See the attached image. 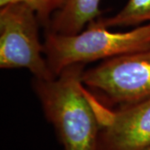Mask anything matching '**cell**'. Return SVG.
Masks as SVG:
<instances>
[{
    "label": "cell",
    "instance_id": "obj_1",
    "mask_svg": "<svg viewBox=\"0 0 150 150\" xmlns=\"http://www.w3.org/2000/svg\"><path fill=\"white\" fill-rule=\"evenodd\" d=\"M84 67L71 65L54 79L33 81L44 116L64 150H98L100 123L93 97L82 82Z\"/></svg>",
    "mask_w": 150,
    "mask_h": 150
},
{
    "label": "cell",
    "instance_id": "obj_2",
    "mask_svg": "<svg viewBox=\"0 0 150 150\" xmlns=\"http://www.w3.org/2000/svg\"><path fill=\"white\" fill-rule=\"evenodd\" d=\"M86 28L76 34L46 31L44 55L55 77L71 65L107 60L150 48V23L122 33L92 25Z\"/></svg>",
    "mask_w": 150,
    "mask_h": 150
},
{
    "label": "cell",
    "instance_id": "obj_3",
    "mask_svg": "<svg viewBox=\"0 0 150 150\" xmlns=\"http://www.w3.org/2000/svg\"><path fill=\"white\" fill-rule=\"evenodd\" d=\"M82 82L98 103L109 109L150 98V48L103 60L84 70Z\"/></svg>",
    "mask_w": 150,
    "mask_h": 150
},
{
    "label": "cell",
    "instance_id": "obj_4",
    "mask_svg": "<svg viewBox=\"0 0 150 150\" xmlns=\"http://www.w3.org/2000/svg\"><path fill=\"white\" fill-rule=\"evenodd\" d=\"M35 12L22 3L0 8V68L26 69L36 79L55 78L44 55L43 43L38 36Z\"/></svg>",
    "mask_w": 150,
    "mask_h": 150
},
{
    "label": "cell",
    "instance_id": "obj_5",
    "mask_svg": "<svg viewBox=\"0 0 150 150\" xmlns=\"http://www.w3.org/2000/svg\"><path fill=\"white\" fill-rule=\"evenodd\" d=\"M100 123L98 150H145L150 147V98L109 109L94 100Z\"/></svg>",
    "mask_w": 150,
    "mask_h": 150
},
{
    "label": "cell",
    "instance_id": "obj_6",
    "mask_svg": "<svg viewBox=\"0 0 150 150\" xmlns=\"http://www.w3.org/2000/svg\"><path fill=\"white\" fill-rule=\"evenodd\" d=\"M100 0H67L54 13L46 31L60 34H76L100 15Z\"/></svg>",
    "mask_w": 150,
    "mask_h": 150
},
{
    "label": "cell",
    "instance_id": "obj_7",
    "mask_svg": "<svg viewBox=\"0 0 150 150\" xmlns=\"http://www.w3.org/2000/svg\"><path fill=\"white\" fill-rule=\"evenodd\" d=\"M144 23H150V0H129L115 15L97 18L88 25L108 28L140 26Z\"/></svg>",
    "mask_w": 150,
    "mask_h": 150
},
{
    "label": "cell",
    "instance_id": "obj_8",
    "mask_svg": "<svg viewBox=\"0 0 150 150\" xmlns=\"http://www.w3.org/2000/svg\"><path fill=\"white\" fill-rule=\"evenodd\" d=\"M67 0H0V7L8 4L22 3L35 12L40 25L47 29L56 12L63 8Z\"/></svg>",
    "mask_w": 150,
    "mask_h": 150
},
{
    "label": "cell",
    "instance_id": "obj_9",
    "mask_svg": "<svg viewBox=\"0 0 150 150\" xmlns=\"http://www.w3.org/2000/svg\"><path fill=\"white\" fill-rule=\"evenodd\" d=\"M145 150H150V147H149L148 149H145Z\"/></svg>",
    "mask_w": 150,
    "mask_h": 150
}]
</instances>
